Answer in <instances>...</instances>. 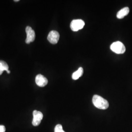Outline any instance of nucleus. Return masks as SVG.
<instances>
[{"mask_svg": "<svg viewBox=\"0 0 132 132\" xmlns=\"http://www.w3.org/2000/svg\"><path fill=\"white\" fill-rule=\"evenodd\" d=\"M5 128L4 125H0V132H5Z\"/></svg>", "mask_w": 132, "mask_h": 132, "instance_id": "obj_12", "label": "nucleus"}, {"mask_svg": "<svg viewBox=\"0 0 132 132\" xmlns=\"http://www.w3.org/2000/svg\"><path fill=\"white\" fill-rule=\"evenodd\" d=\"M35 82L38 86L43 87L47 85L48 80L44 76L39 74L36 76Z\"/></svg>", "mask_w": 132, "mask_h": 132, "instance_id": "obj_7", "label": "nucleus"}, {"mask_svg": "<svg viewBox=\"0 0 132 132\" xmlns=\"http://www.w3.org/2000/svg\"><path fill=\"white\" fill-rule=\"evenodd\" d=\"M110 48L113 52L117 54H123L126 51L124 44L120 41L113 43L111 45Z\"/></svg>", "mask_w": 132, "mask_h": 132, "instance_id": "obj_2", "label": "nucleus"}, {"mask_svg": "<svg viewBox=\"0 0 132 132\" xmlns=\"http://www.w3.org/2000/svg\"><path fill=\"white\" fill-rule=\"evenodd\" d=\"M26 31L27 33V38L25 41L27 44H28L34 41L35 38V33L34 30L29 26L26 27Z\"/></svg>", "mask_w": 132, "mask_h": 132, "instance_id": "obj_4", "label": "nucleus"}, {"mask_svg": "<svg viewBox=\"0 0 132 132\" xmlns=\"http://www.w3.org/2000/svg\"><path fill=\"white\" fill-rule=\"evenodd\" d=\"M130 10L128 7H124L122 9L120 10L117 15V17L118 19H122L125 16H127L129 13Z\"/></svg>", "mask_w": 132, "mask_h": 132, "instance_id": "obj_8", "label": "nucleus"}, {"mask_svg": "<svg viewBox=\"0 0 132 132\" xmlns=\"http://www.w3.org/2000/svg\"><path fill=\"white\" fill-rule=\"evenodd\" d=\"M59 37V33L55 30H52L48 34L47 38L48 41L51 44H56L58 42Z\"/></svg>", "mask_w": 132, "mask_h": 132, "instance_id": "obj_6", "label": "nucleus"}, {"mask_svg": "<svg viewBox=\"0 0 132 132\" xmlns=\"http://www.w3.org/2000/svg\"><path fill=\"white\" fill-rule=\"evenodd\" d=\"M9 66L5 62L0 60V76L2 75L4 71H6L7 73H10V71L9 70Z\"/></svg>", "mask_w": 132, "mask_h": 132, "instance_id": "obj_9", "label": "nucleus"}, {"mask_svg": "<svg viewBox=\"0 0 132 132\" xmlns=\"http://www.w3.org/2000/svg\"><path fill=\"white\" fill-rule=\"evenodd\" d=\"M14 1H15V2H19V0H17V1H15V0Z\"/></svg>", "mask_w": 132, "mask_h": 132, "instance_id": "obj_13", "label": "nucleus"}, {"mask_svg": "<svg viewBox=\"0 0 132 132\" xmlns=\"http://www.w3.org/2000/svg\"><path fill=\"white\" fill-rule=\"evenodd\" d=\"M92 101L94 106L97 108L106 110L109 107V104L108 101L98 95H94Z\"/></svg>", "mask_w": 132, "mask_h": 132, "instance_id": "obj_1", "label": "nucleus"}, {"mask_svg": "<svg viewBox=\"0 0 132 132\" xmlns=\"http://www.w3.org/2000/svg\"><path fill=\"white\" fill-rule=\"evenodd\" d=\"M85 26V22L80 19L73 20L71 23V29L73 31H77L83 28Z\"/></svg>", "mask_w": 132, "mask_h": 132, "instance_id": "obj_3", "label": "nucleus"}, {"mask_svg": "<svg viewBox=\"0 0 132 132\" xmlns=\"http://www.w3.org/2000/svg\"><path fill=\"white\" fill-rule=\"evenodd\" d=\"M83 74V69L82 67H80L77 71L73 73L72 75V78L73 80H77Z\"/></svg>", "mask_w": 132, "mask_h": 132, "instance_id": "obj_10", "label": "nucleus"}, {"mask_svg": "<svg viewBox=\"0 0 132 132\" xmlns=\"http://www.w3.org/2000/svg\"><path fill=\"white\" fill-rule=\"evenodd\" d=\"M54 132H65L63 130V127L61 124H57L54 129Z\"/></svg>", "mask_w": 132, "mask_h": 132, "instance_id": "obj_11", "label": "nucleus"}, {"mask_svg": "<svg viewBox=\"0 0 132 132\" xmlns=\"http://www.w3.org/2000/svg\"><path fill=\"white\" fill-rule=\"evenodd\" d=\"M33 116L32 125L34 126H37L41 123L43 118V114L41 112L35 110L33 111Z\"/></svg>", "mask_w": 132, "mask_h": 132, "instance_id": "obj_5", "label": "nucleus"}]
</instances>
